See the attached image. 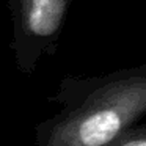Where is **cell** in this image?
<instances>
[{
    "label": "cell",
    "instance_id": "3",
    "mask_svg": "<svg viewBox=\"0 0 146 146\" xmlns=\"http://www.w3.org/2000/svg\"><path fill=\"white\" fill-rule=\"evenodd\" d=\"M107 146H146V132L145 127L140 126L137 129H129L127 132H124L123 135H119L116 140L110 143Z\"/></svg>",
    "mask_w": 146,
    "mask_h": 146
},
{
    "label": "cell",
    "instance_id": "1",
    "mask_svg": "<svg viewBox=\"0 0 146 146\" xmlns=\"http://www.w3.org/2000/svg\"><path fill=\"white\" fill-rule=\"evenodd\" d=\"M66 107L39 132V146H107L146 111V64L61 82Z\"/></svg>",
    "mask_w": 146,
    "mask_h": 146
},
{
    "label": "cell",
    "instance_id": "2",
    "mask_svg": "<svg viewBox=\"0 0 146 146\" xmlns=\"http://www.w3.org/2000/svg\"><path fill=\"white\" fill-rule=\"evenodd\" d=\"M72 0H8L16 64L32 74L42 55H54Z\"/></svg>",
    "mask_w": 146,
    "mask_h": 146
}]
</instances>
